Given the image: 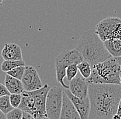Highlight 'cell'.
<instances>
[{
	"label": "cell",
	"mask_w": 121,
	"mask_h": 119,
	"mask_svg": "<svg viewBox=\"0 0 121 119\" xmlns=\"http://www.w3.org/2000/svg\"><path fill=\"white\" fill-rule=\"evenodd\" d=\"M63 90L59 86H53L48 92L46 99V112L50 119H60L63 107Z\"/></svg>",
	"instance_id": "obj_7"
},
{
	"label": "cell",
	"mask_w": 121,
	"mask_h": 119,
	"mask_svg": "<svg viewBox=\"0 0 121 119\" xmlns=\"http://www.w3.org/2000/svg\"><path fill=\"white\" fill-rule=\"evenodd\" d=\"M22 119H36L33 116H32L28 112H23V116Z\"/></svg>",
	"instance_id": "obj_23"
},
{
	"label": "cell",
	"mask_w": 121,
	"mask_h": 119,
	"mask_svg": "<svg viewBox=\"0 0 121 119\" xmlns=\"http://www.w3.org/2000/svg\"><path fill=\"white\" fill-rule=\"evenodd\" d=\"M10 103L14 108H18L22 103V94H11L10 95Z\"/></svg>",
	"instance_id": "obj_21"
},
{
	"label": "cell",
	"mask_w": 121,
	"mask_h": 119,
	"mask_svg": "<svg viewBox=\"0 0 121 119\" xmlns=\"http://www.w3.org/2000/svg\"><path fill=\"white\" fill-rule=\"evenodd\" d=\"M84 59L81 53L77 49L64 51L55 58V71L56 80L65 89H69V86L64 82V78L66 77V68L69 65L76 64H78Z\"/></svg>",
	"instance_id": "obj_5"
},
{
	"label": "cell",
	"mask_w": 121,
	"mask_h": 119,
	"mask_svg": "<svg viewBox=\"0 0 121 119\" xmlns=\"http://www.w3.org/2000/svg\"><path fill=\"white\" fill-rule=\"evenodd\" d=\"M117 114H118L119 115L121 116V99L119 101V104H118V111H117Z\"/></svg>",
	"instance_id": "obj_24"
},
{
	"label": "cell",
	"mask_w": 121,
	"mask_h": 119,
	"mask_svg": "<svg viewBox=\"0 0 121 119\" xmlns=\"http://www.w3.org/2000/svg\"><path fill=\"white\" fill-rule=\"evenodd\" d=\"M120 79H121V75H120Z\"/></svg>",
	"instance_id": "obj_29"
},
{
	"label": "cell",
	"mask_w": 121,
	"mask_h": 119,
	"mask_svg": "<svg viewBox=\"0 0 121 119\" xmlns=\"http://www.w3.org/2000/svg\"><path fill=\"white\" fill-rule=\"evenodd\" d=\"M14 109L13 106L10 103V95H6L4 97H0V110L5 114L12 111Z\"/></svg>",
	"instance_id": "obj_17"
},
{
	"label": "cell",
	"mask_w": 121,
	"mask_h": 119,
	"mask_svg": "<svg viewBox=\"0 0 121 119\" xmlns=\"http://www.w3.org/2000/svg\"><path fill=\"white\" fill-rule=\"evenodd\" d=\"M11 93L9 92L6 86L3 83H0V97H4L6 95H10Z\"/></svg>",
	"instance_id": "obj_22"
},
{
	"label": "cell",
	"mask_w": 121,
	"mask_h": 119,
	"mask_svg": "<svg viewBox=\"0 0 121 119\" xmlns=\"http://www.w3.org/2000/svg\"><path fill=\"white\" fill-rule=\"evenodd\" d=\"M0 119H8L7 117H6V114H5L1 111L0 112Z\"/></svg>",
	"instance_id": "obj_25"
},
{
	"label": "cell",
	"mask_w": 121,
	"mask_h": 119,
	"mask_svg": "<svg viewBox=\"0 0 121 119\" xmlns=\"http://www.w3.org/2000/svg\"><path fill=\"white\" fill-rule=\"evenodd\" d=\"M69 90L72 95L81 99L89 96V83L82 75H77L69 82Z\"/></svg>",
	"instance_id": "obj_9"
},
{
	"label": "cell",
	"mask_w": 121,
	"mask_h": 119,
	"mask_svg": "<svg viewBox=\"0 0 121 119\" xmlns=\"http://www.w3.org/2000/svg\"><path fill=\"white\" fill-rule=\"evenodd\" d=\"M22 82L25 91H34L40 89L44 86L41 80L37 71L32 66H26Z\"/></svg>",
	"instance_id": "obj_8"
},
{
	"label": "cell",
	"mask_w": 121,
	"mask_h": 119,
	"mask_svg": "<svg viewBox=\"0 0 121 119\" xmlns=\"http://www.w3.org/2000/svg\"><path fill=\"white\" fill-rule=\"evenodd\" d=\"M50 86L45 83L40 89L34 91H23L22 103L19 108L28 112L36 119L48 117L46 112V99Z\"/></svg>",
	"instance_id": "obj_3"
},
{
	"label": "cell",
	"mask_w": 121,
	"mask_h": 119,
	"mask_svg": "<svg viewBox=\"0 0 121 119\" xmlns=\"http://www.w3.org/2000/svg\"><path fill=\"white\" fill-rule=\"evenodd\" d=\"M5 86L11 94H22L24 91L22 80L7 73L5 76Z\"/></svg>",
	"instance_id": "obj_13"
},
{
	"label": "cell",
	"mask_w": 121,
	"mask_h": 119,
	"mask_svg": "<svg viewBox=\"0 0 121 119\" xmlns=\"http://www.w3.org/2000/svg\"><path fill=\"white\" fill-rule=\"evenodd\" d=\"M90 114L88 119H113L121 99V85L90 83Z\"/></svg>",
	"instance_id": "obj_1"
},
{
	"label": "cell",
	"mask_w": 121,
	"mask_h": 119,
	"mask_svg": "<svg viewBox=\"0 0 121 119\" xmlns=\"http://www.w3.org/2000/svg\"><path fill=\"white\" fill-rule=\"evenodd\" d=\"M25 69H26V66H19V67H16L15 68L12 69L11 71L7 72L6 73L11 75L13 77L22 80L23 75L25 72Z\"/></svg>",
	"instance_id": "obj_18"
},
{
	"label": "cell",
	"mask_w": 121,
	"mask_h": 119,
	"mask_svg": "<svg viewBox=\"0 0 121 119\" xmlns=\"http://www.w3.org/2000/svg\"><path fill=\"white\" fill-rule=\"evenodd\" d=\"M23 116V111L21 109L14 108L12 111L8 112L6 114L8 119H22Z\"/></svg>",
	"instance_id": "obj_20"
},
{
	"label": "cell",
	"mask_w": 121,
	"mask_h": 119,
	"mask_svg": "<svg viewBox=\"0 0 121 119\" xmlns=\"http://www.w3.org/2000/svg\"><path fill=\"white\" fill-rule=\"evenodd\" d=\"M76 49L81 53L84 60L88 62L91 67L112 57L96 30H90L83 32Z\"/></svg>",
	"instance_id": "obj_2"
},
{
	"label": "cell",
	"mask_w": 121,
	"mask_h": 119,
	"mask_svg": "<svg viewBox=\"0 0 121 119\" xmlns=\"http://www.w3.org/2000/svg\"><path fill=\"white\" fill-rule=\"evenodd\" d=\"M78 71V66L76 64H71L66 68V78L69 82L72 81L77 75Z\"/></svg>",
	"instance_id": "obj_19"
},
{
	"label": "cell",
	"mask_w": 121,
	"mask_h": 119,
	"mask_svg": "<svg viewBox=\"0 0 121 119\" xmlns=\"http://www.w3.org/2000/svg\"><path fill=\"white\" fill-rule=\"evenodd\" d=\"M77 66L80 73L84 78L87 79L90 77L92 72V67L88 62L83 60L82 62L77 64Z\"/></svg>",
	"instance_id": "obj_16"
},
{
	"label": "cell",
	"mask_w": 121,
	"mask_h": 119,
	"mask_svg": "<svg viewBox=\"0 0 121 119\" xmlns=\"http://www.w3.org/2000/svg\"><path fill=\"white\" fill-rule=\"evenodd\" d=\"M19 66H26L25 61L23 60H4L1 64L2 71L7 73L12 69Z\"/></svg>",
	"instance_id": "obj_15"
},
{
	"label": "cell",
	"mask_w": 121,
	"mask_h": 119,
	"mask_svg": "<svg viewBox=\"0 0 121 119\" xmlns=\"http://www.w3.org/2000/svg\"><path fill=\"white\" fill-rule=\"evenodd\" d=\"M63 91L65 92V94L68 95L69 99L72 101L73 104L74 105L76 109L77 110V111L81 116V119H89L91 109L90 101L89 96L85 99H81L72 95L69 89L65 88Z\"/></svg>",
	"instance_id": "obj_10"
},
{
	"label": "cell",
	"mask_w": 121,
	"mask_h": 119,
	"mask_svg": "<svg viewBox=\"0 0 121 119\" xmlns=\"http://www.w3.org/2000/svg\"><path fill=\"white\" fill-rule=\"evenodd\" d=\"M106 49L113 58L121 57V40L118 38L108 39L104 41Z\"/></svg>",
	"instance_id": "obj_14"
},
{
	"label": "cell",
	"mask_w": 121,
	"mask_h": 119,
	"mask_svg": "<svg viewBox=\"0 0 121 119\" xmlns=\"http://www.w3.org/2000/svg\"><path fill=\"white\" fill-rule=\"evenodd\" d=\"M1 56L4 60H23L22 48L15 43H6L2 49Z\"/></svg>",
	"instance_id": "obj_12"
},
{
	"label": "cell",
	"mask_w": 121,
	"mask_h": 119,
	"mask_svg": "<svg viewBox=\"0 0 121 119\" xmlns=\"http://www.w3.org/2000/svg\"><path fill=\"white\" fill-rule=\"evenodd\" d=\"M2 1H3V0H1V2H2Z\"/></svg>",
	"instance_id": "obj_30"
},
{
	"label": "cell",
	"mask_w": 121,
	"mask_h": 119,
	"mask_svg": "<svg viewBox=\"0 0 121 119\" xmlns=\"http://www.w3.org/2000/svg\"><path fill=\"white\" fill-rule=\"evenodd\" d=\"M95 30L103 41L112 38L121 40V18L107 17L98 23Z\"/></svg>",
	"instance_id": "obj_6"
},
{
	"label": "cell",
	"mask_w": 121,
	"mask_h": 119,
	"mask_svg": "<svg viewBox=\"0 0 121 119\" xmlns=\"http://www.w3.org/2000/svg\"><path fill=\"white\" fill-rule=\"evenodd\" d=\"M121 66L116 58L112 57L92 67L90 77L86 79L90 83H113L121 85Z\"/></svg>",
	"instance_id": "obj_4"
},
{
	"label": "cell",
	"mask_w": 121,
	"mask_h": 119,
	"mask_svg": "<svg viewBox=\"0 0 121 119\" xmlns=\"http://www.w3.org/2000/svg\"><path fill=\"white\" fill-rule=\"evenodd\" d=\"M43 119H49L48 117H45V118H43Z\"/></svg>",
	"instance_id": "obj_28"
},
{
	"label": "cell",
	"mask_w": 121,
	"mask_h": 119,
	"mask_svg": "<svg viewBox=\"0 0 121 119\" xmlns=\"http://www.w3.org/2000/svg\"><path fill=\"white\" fill-rule=\"evenodd\" d=\"M116 59L117 60V62H118V64L121 66V57H119V58H116Z\"/></svg>",
	"instance_id": "obj_27"
},
{
	"label": "cell",
	"mask_w": 121,
	"mask_h": 119,
	"mask_svg": "<svg viewBox=\"0 0 121 119\" xmlns=\"http://www.w3.org/2000/svg\"><path fill=\"white\" fill-rule=\"evenodd\" d=\"M60 119H81L79 113L76 109L74 105L63 91V107Z\"/></svg>",
	"instance_id": "obj_11"
},
{
	"label": "cell",
	"mask_w": 121,
	"mask_h": 119,
	"mask_svg": "<svg viewBox=\"0 0 121 119\" xmlns=\"http://www.w3.org/2000/svg\"><path fill=\"white\" fill-rule=\"evenodd\" d=\"M113 119H121V115H119L118 114H116L114 116H113Z\"/></svg>",
	"instance_id": "obj_26"
}]
</instances>
